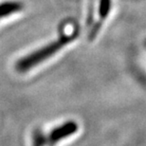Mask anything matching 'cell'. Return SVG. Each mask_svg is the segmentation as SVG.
<instances>
[{
    "label": "cell",
    "mask_w": 146,
    "mask_h": 146,
    "mask_svg": "<svg viewBox=\"0 0 146 146\" xmlns=\"http://www.w3.org/2000/svg\"><path fill=\"white\" fill-rule=\"evenodd\" d=\"M77 36L78 31H73L71 34H68V35L63 34L57 40H54L53 42L48 44L43 48L31 52L27 56L23 57L17 61L15 65L16 70L19 72H26L30 70L31 68L38 66L40 63H42L46 59H48L49 57H51L53 54L59 51L63 46H66L68 44L72 42L73 40H75Z\"/></svg>",
    "instance_id": "6da1fadb"
},
{
    "label": "cell",
    "mask_w": 146,
    "mask_h": 146,
    "mask_svg": "<svg viewBox=\"0 0 146 146\" xmlns=\"http://www.w3.org/2000/svg\"><path fill=\"white\" fill-rule=\"evenodd\" d=\"M78 124L73 121H68L65 123L61 124L48 134V138H46V144L48 146H54L62 139L68 138L77 132Z\"/></svg>",
    "instance_id": "7a4b0ae2"
},
{
    "label": "cell",
    "mask_w": 146,
    "mask_h": 146,
    "mask_svg": "<svg viewBox=\"0 0 146 146\" xmlns=\"http://www.w3.org/2000/svg\"><path fill=\"white\" fill-rule=\"evenodd\" d=\"M111 9V0H100V6H99V20L95 23L94 26L91 27V31L89 33V40L92 41L97 36L98 33L100 31L102 25L104 20L106 19L107 15L110 13Z\"/></svg>",
    "instance_id": "3957f363"
},
{
    "label": "cell",
    "mask_w": 146,
    "mask_h": 146,
    "mask_svg": "<svg viewBox=\"0 0 146 146\" xmlns=\"http://www.w3.org/2000/svg\"><path fill=\"white\" fill-rule=\"evenodd\" d=\"M23 4L21 2L16 1H8L0 3V19L11 15L13 13H19L23 9Z\"/></svg>",
    "instance_id": "277c9868"
},
{
    "label": "cell",
    "mask_w": 146,
    "mask_h": 146,
    "mask_svg": "<svg viewBox=\"0 0 146 146\" xmlns=\"http://www.w3.org/2000/svg\"><path fill=\"white\" fill-rule=\"evenodd\" d=\"M46 137L44 136L42 131L36 129L33 133V146H45Z\"/></svg>",
    "instance_id": "5b68a950"
},
{
    "label": "cell",
    "mask_w": 146,
    "mask_h": 146,
    "mask_svg": "<svg viewBox=\"0 0 146 146\" xmlns=\"http://www.w3.org/2000/svg\"><path fill=\"white\" fill-rule=\"evenodd\" d=\"M145 45H146V42H145Z\"/></svg>",
    "instance_id": "8992f818"
}]
</instances>
